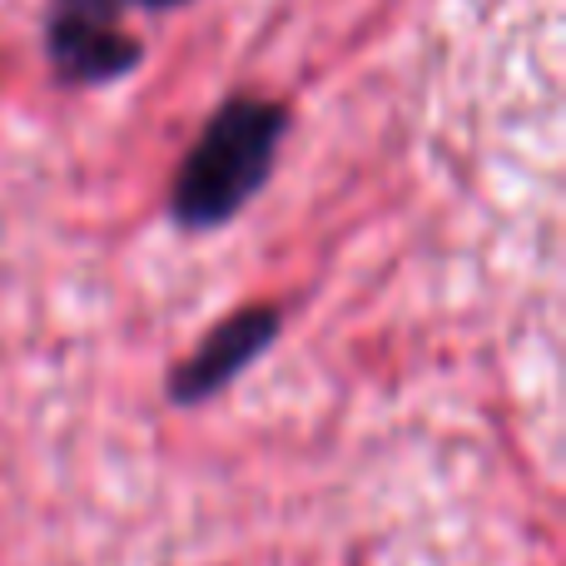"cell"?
Listing matches in <instances>:
<instances>
[{
    "mask_svg": "<svg viewBox=\"0 0 566 566\" xmlns=\"http://www.w3.org/2000/svg\"><path fill=\"white\" fill-rule=\"evenodd\" d=\"M289 129V109L274 99H229L195 149L185 155L169 185V214L179 229H219L264 189L279 159V139Z\"/></svg>",
    "mask_w": 566,
    "mask_h": 566,
    "instance_id": "1",
    "label": "cell"
},
{
    "mask_svg": "<svg viewBox=\"0 0 566 566\" xmlns=\"http://www.w3.org/2000/svg\"><path fill=\"white\" fill-rule=\"evenodd\" d=\"M125 0H50L45 55L65 85H109L145 60L129 30H119Z\"/></svg>",
    "mask_w": 566,
    "mask_h": 566,
    "instance_id": "2",
    "label": "cell"
},
{
    "mask_svg": "<svg viewBox=\"0 0 566 566\" xmlns=\"http://www.w3.org/2000/svg\"><path fill=\"white\" fill-rule=\"evenodd\" d=\"M279 328H283V313L269 308V303L229 313V318L219 323V328L209 333V338L199 343V348L189 353V358L179 363L175 373H169V382H165L169 402H179V408H195V402L224 392L229 382H234L239 373L249 368V363L264 358V348L279 338Z\"/></svg>",
    "mask_w": 566,
    "mask_h": 566,
    "instance_id": "3",
    "label": "cell"
},
{
    "mask_svg": "<svg viewBox=\"0 0 566 566\" xmlns=\"http://www.w3.org/2000/svg\"><path fill=\"white\" fill-rule=\"evenodd\" d=\"M135 6H149V10H169V6H185V0H135Z\"/></svg>",
    "mask_w": 566,
    "mask_h": 566,
    "instance_id": "4",
    "label": "cell"
}]
</instances>
